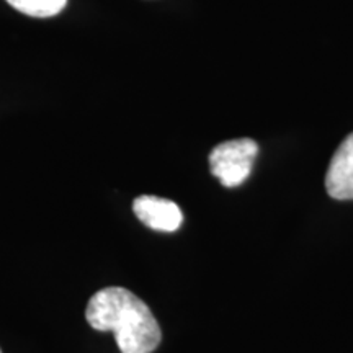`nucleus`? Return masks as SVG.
<instances>
[{
	"label": "nucleus",
	"instance_id": "nucleus-2",
	"mask_svg": "<svg viewBox=\"0 0 353 353\" xmlns=\"http://www.w3.org/2000/svg\"><path fill=\"white\" fill-rule=\"evenodd\" d=\"M259 145L252 139H232L221 143L210 154L211 174L224 187H239L252 172Z\"/></svg>",
	"mask_w": 353,
	"mask_h": 353
},
{
	"label": "nucleus",
	"instance_id": "nucleus-6",
	"mask_svg": "<svg viewBox=\"0 0 353 353\" xmlns=\"http://www.w3.org/2000/svg\"><path fill=\"white\" fill-rule=\"evenodd\" d=\"M0 353H2V352H0Z\"/></svg>",
	"mask_w": 353,
	"mask_h": 353
},
{
	"label": "nucleus",
	"instance_id": "nucleus-3",
	"mask_svg": "<svg viewBox=\"0 0 353 353\" xmlns=\"http://www.w3.org/2000/svg\"><path fill=\"white\" fill-rule=\"evenodd\" d=\"M132 211L141 223L161 232H175L183 221L182 210L176 203L152 195L136 198L132 203Z\"/></svg>",
	"mask_w": 353,
	"mask_h": 353
},
{
	"label": "nucleus",
	"instance_id": "nucleus-5",
	"mask_svg": "<svg viewBox=\"0 0 353 353\" xmlns=\"http://www.w3.org/2000/svg\"><path fill=\"white\" fill-rule=\"evenodd\" d=\"M8 3L25 15L34 19H50L63 12L68 0H7Z\"/></svg>",
	"mask_w": 353,
	"mask_h": 353
},
{
	"label": "nucleus",
	"instance_id": "nucleus-4",
	"mask_svg": "<svg viewBox=\"0 0 353 353\" xmlns=\"http://www.w3.org/2000/svg\"><path fill=\"white\" fill-rule=\"evenodd\" d=\"M325 190L335 200H353V132L342 141L330 161Z\"/></svg>",
	"mask_w": 353,
	"mask_h": 353
},
{
	"label": "nucleus",
	"instance_id": "nucleus-1",
	"mask_svg": "<svg viewBox=\"0 0 353 353\" xmlns=\"http://www.w3.org/2000/svg\"><path fill=\"white\" fill-rule=\"evenodd\" d=\"M85 317L95 330L113 332L121 353H152L162 341L148 304L121 286L97 291L87 304Z\"/></svg>",
	"mask_w": 353,
	"mask_h": 353
}]
</instances>
